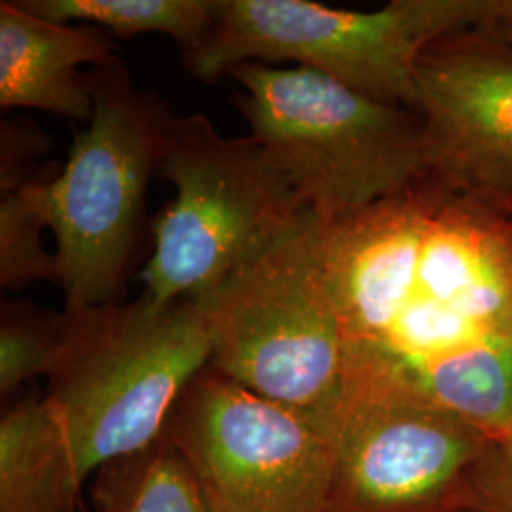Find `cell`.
I'll return each instance as SVG.
<instances>
[{
    "instance_id": "6da1fadb",
    "label": "cell",
    "mask_w": 512,
    "mask_h": 512,
    "mask_svg": "<svg viewBox=\"0 0 512 512\" xmlns=\"http://www.w3.org/2000/svg\"><path fill=\"white\" fill-rule=\"evenodd\" d=\"M317 241L346 382L414 395L435 366L512 344V207L423 175L357 213L317 219Z\"/></svg>"
},
{
    "instance_id": "7a4b0ae2",
    "label": "cell",
    "mask_w": 512,
    "mask_h": 512,
    "mask_svg": "<svg viewBox=\"0 0 512 512\" xmlns=\"http://www.w3.org/2000/svg\"><path fill=\"white\" fill-rule=\"evenodd\" d=\"M63 340L42 395L88 486L101 467L162 437L173 406L211 363V334L194 296L141 294L63 310Z\"/></svg>"
},
{
    "instance_id": "3957f363",
    "label": "cell",
    "mask_w": 512,
    "mask_h": 512,
    "mask_svg": "<svg viewBox=\"0 0 512 512\" xmlns=\"http://www.w3.org/2000/svg\"><path fill=\"white\" fill-rule=\"evenodd\" d=\"M84 74L93 114L74 133L67 164L54 179L18 190L54 232L65 311L120 302L148 183L158 177L175 116L135 86L116 55Z\"/></svg>"
},
{
    "instance_id": "277c9868",
    "label": "cell",
    "mask_w": 512,
    "mask_h": 512,
    "mask_svg": "<svg viewBox=\"0 0 512 512\" xmlns=\"http://www.w3.org/2000/svg\"><path fill=\"white\" fill-rule=\"evenodd\" d=\"M234 103L251 137L319 220L342 219L425 175L416 110L387 105L306 67L243 63Z\"/></svg>"
},
{
    "instance_id": "5b68a950",
    "label": "cell",
    "mask_w": 512,
    "mask_h": 512,
    "mask_svg": "<svg viewBox=\"0 0 512 512\" xmlns=\"http://www.w3.org/2000/svg\"><path fill=\"white\" fill-rule=\"evenodd\" d=\"M497 0H393L374 12L308 0H219L184 69L215 82L243 63H283L325 74L353 92L414 110L421 55L444 38L484 29Z\"/></svg>"
},
{
    "instance_id": "8992f818",
    "label": "cell",
    "mask_w": 512,
    "mask_h": 512,
    "mask_svg": "<svg viewBox=\"0 0 512 512\" xmlns=\"http://www.w3.org/2000/svg\"><path fill=\"white\" fill-rule=\"evenodd\" d=\"M158 177L175 186L141 274L158 304L205 293L311 213L251 135L224 137L205 114L171 118Z\"/></svg>"
},
{
    "instance_id": "52a82bcc",
    "label": "cell",
    "mask_w": 512,
    "mask_h": 512,
    "mask_svg": "<svg viewBox=\"0 0 512 512\" xmlns=\"http://www.w3.org/2000/svg\"><path fill=\"white\" fill-rule=\"evenodd\" d=\"M211 363L262 397L310 416L346 384V340L317 241V217L194 296Z\"/></svg>"
},
{
    "instance_id": "ba28073f",
    "label": "cell",
    "mask_w": 512,
    "mask_h": 512,
    "mask_svg": "<svg viewBox=\"0 0 512 512\" xmlns=\"http://www.w3.org/2000/svg\"><path fill=\"white\" fill-rule=\"evenodd\" d=\"M220 512H329L334 450L317 420L215 366L186 385L164 427Z\"/></svg>"
},
{
    "instance_id": "9c48e42d",
    "label": "cell",
    "mask_w": 512,
    "mask_h": 512,
    "mask_svg": "<svg viewBox=\"0 0 512 512\" xmlns=\"http://www.w3.org/2000/svg\"><path fill=\"white\" fill-rule=\"evenodd\" d=\"M313 418L334 450L329 512H425L494 440L439 406L384 385L349 382Z\"/></svg>"
},
{
    "instance_id": "30bf717a",
    "label": "cell",
    "mask_w": 512,
    "mask_h": 512,
    "mask_svg": "<svg viewBox=\"0 0 512 512\" xmlns=\"http://www.w3.org/2000/svg\"><path fill=\"white\" fill-rule=\"evenodd\" d=\"M425 177L512 207V46L444 38L421 55L416 107Z\"/></svg>"
},
{
    "instance_id": "8fae6325",
    "label": "cell",
    "mask_w": 512,
    "mask_h": 512,
    "mask_svg": "<svg viewBox=\"0 0 512 512\" xmlns=\"http://www.w3.org/2000/svg\"><path fill=\"white\" fill-rule=\"evenodd\" d=\"M109 35L93 25L40 18L12 0L0 2V107L37 109L90 122L93 97L80 65L114 57Z\"/></svg>"
},
{
    "instance_id": "7c38bea8",
    "label": "cell",
    "mask_w": 512,
    "mask_h": 512,
    "mask_svg": "<svg viewBox=\"0 0 512 512\" xmlns=\"http://www.w3.org/2000/svg\"><path fill=\"white\" fill-rule=\"evenodd\" d=\"M84 486L42 397H29L2 414L0 512H86Z\"/></svg>"
},
{
    "instance_id": "4fadbf2b",
    "label": "cell",
    "mask_w": 512,
    "mask_h": 512,
    "mask_svg": "<svg viewBox=\"0 0 512 512\" xmlns=\"http://www.w3.org/2000/svg\"><path fill=\"white\" fill-rule=\"evenodd\" d=\"M95 512H220L164 435L101 467L88 482Z\"/></svg>"
},
{
    "instance_id": "5bb4252c",
    "label": "cell",
    "mask_w": 512,
    "mask_h": 512,
    "mask_svg": "<svg viewBox=\"0 0 512 512\" xmlns=\"http://www.w3.org/2000/svg\"><path fill=\"white\" fill-rule=\"evenodd\" d=\"M40 18L93 25L120 38L160 33L181 55L196 50L215 25L219 0H18Z\"/></svg>"
},
{
    "instance_id": "9a60e30c",
    "label": "cell",
    "mask_w": 512,
    "mask_h": 512,
    "mask_svg": "<svg viewBox=\"0 0 512 512\" xmlns=\"http://www.w3.org/2000/svg\"><path fill=\"white\" fill-rule=\"evenodd\" d=\"M63 313L29 304H4L0 321V395L8 397L38 376H48L63 340Z\"/></svg>"
},
{
    "instance_id": "2e32d148",
    "label": "cell",
    "mask_w": 512,
    "mask_h": 512,
    "mask_svg": "<svg viewBox=\"0 0 512 512\" xmlns=\"http://www.w3.org/2000/svg\"><path fill=\"white\" fill-rule=\"evenodd\" d=\"M48 228L37 211L19 194L0 202V285L21 289L35 281L59 285L57 256L46 251L42 230Z\"/></svg>"
},
{
    "instance_id": "e0dca14e",
    "label": "cell",
    "mask_w": 512,
    "mask_h": 512,
    "mask_svg": "<svg viewBox=\"0 0 512 512\" xmlns=\"http://www.w3.org/2000/svg\"><path fill=\"white\" fill-rule=\"evenodd\" d=\"M0 190L2 196L14 194L27 184L37 183L29 169L40 158L50 145L48 139L42 135V131L27 122L16 120L2 124L0 131Z\"/></svg>"
},
{
    "instance_id": "ac0fdd59",
    "label": "cell",
    "mask_w": 512,
    "mask_h": 512,
    "mask_svg": "<svg viewBox=\"0 0 512 512\" xmlns=\"http://www.w3.org/2000/svg\"><path fill=\"white\" fill-rule=\"evenodd\" d=\"M495 467L492 471L495 501L505 512H512V429L495 440Z\"/></svg>"
},
{
    "instance_id": "d6986e66",
    "label": "cell",
    "mask_w": 512,
    "mask_h": 512,
    "mask_svg": "<svg viewBox=\"0 0 512 512\" xmlns=\"http://www.w3.org/2000/svg\"><path fill=\"white\" fill-rule=\"evenodd\" d=\"M490 31V37L512 46V0H497L495 12L490 23L484 27Z\"/></svg>"
}]
</instances>
